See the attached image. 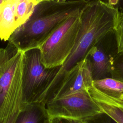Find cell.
Returning a JSON list of instances; mask_svg holds the SVG:
<instances>
[{
	"label": "cell",
	"instance_id": "8",
	"mask_svg": "<svg viewBox=\"0 0 123 123\" xmlns=\"http://www.w3.org/2000/svg\"><path fill=\"white\" fill-rule=\"evenodd\" d=\"M86 58L89 66L93 80L104 78L111 74L114 59L96 45L88 52Z\"/></svg>",
	"mask_w": 123,
	"mask_h": 123
},
{
	"label": "cell",
	"instance_id": "13",
	"mask_svg": "<svg viewBox=\"0 0 123 123\" xmlns=\"http://www.w3.org/2000/svg\"><path fill=\"white\" fill-rule=\"evenodd\" d=\"M114 33L117 47V53H123V11L117 8L114 22Z\"/></svg>",
	"mask_w": 123,
	"mask_h": 123
},
{
	"label": "cell",
	"instance_id": "12",
	"mask_svg": "<svg viewBox=\"0 0 123 123\" xmlns=\"http://www.w3.org/2000/svg\"><path fill=\"white\" fill-rule=\"evenodd\" d=\"M93 86L102 93L111 98L123 99V82L112 77L94 80Z\"/></svg>",
	"mask_w": 123,
	"mask_h": 123
},
{
	"label": "cell",
	"instance_id": "19",
	"mask_svg": "<svg viewBox=\"0 0 123 123\" xmlns=\"http://www.w3.org/2000/svg\"></svg>",
	"mask_w": 123,
	"mask_h": 123
},
{
	"label": "cell",
	"instance_id": "4",
	"mask_svg": "<svg viewBox=\"0 0 123 123\" xmlns=\"http://www.w3.org/2000/svg\"><path fill=\"white\" fill-rule=\"evenodd\" d=\"M61 66L46 67L39 49L23 52L22 59V109L38 102L58 74Z\"/></svg>",
	"mask_w": 123,
	"mask_h": 123
},
{
	"label": "cell",
	"instance_id": "9",
	"mask_svg": "<svg viewBox=\"0 0 123 123\" xmlns=\"http://www.w3.org/2000/svg\"><path fill=\"white\" fill-rule=\"evenodd\" d=\"M88 91L104 114L117 123H123V100L109 97L92 86Z\"/></svg>",
	"mask_w": 123,
	"mask_h": 123
},
{
	"label": "cell",
	"instance_id": "16",
	"mask_svg": "<svg viewBox=\"0 0 123 123\" xmlns=\"http://www.w3.org/2000/svg\"><path fill=\"white\" fill-rule=\"evenodd\" d=\"M85 0L90 1V0ZM101 0L107 2L115 6V5H116L118 3L119 0Z\"/></svg>",
	"mask_w": 123,
	"mask_h": 123
},
{
	"label": "cell",
	"instance_id": "15",
	"mask_svg": "<svg viewBox=\"0 0 123 123\" xmlns=\"http://www.w3.org/2000/svg\"><path fill=\"white\" fill-rule=\"evenodd\" d=\"M49 123H71V122L67 119L62 118H51L49 119Z\"/></svg>",
	"mask_w": 123,
	"mask_h": 123
},
{
	"label": "cell",
	"instance_id": "10",
	"mask_svg": "<svg viewBox=\"0 0 123 123\" xmlns=\"http://www.w3.org/2000/svg\"><path fill=\"white\" fill-rule=\"evenodd\" d=\"M16 0H4L0 4V39L8 41L19 26L15 10Z\"/></svg>",
	"mask_w": 123,
	"mask_h": 123
},
{
	"label": "cell",
	"instance_id": "11",
	"mask_svg": "<svg viewBox=\"0 0 123 123\" xmlns=\"http://www.w3.org/2000/svg\"><path fill=\"white\" fill-rule=\"evenodd\" d=\"M49 119L46 105L36 102L25 106L19 113L14 123H49Z\"/></svg>",
	"mask_w": 123,
	"mask_h": 123
},
{
	"label": "cell",
	"instance_id": "6",
	"mask_svg": "<svg viewBox=\"0 0 123 123\" xmlns=\"http://www.w3.org/2000/svg\"><path fill=\"white\" fill-rule=\"evenodd\" d=\"M46 108L50 119L88 122L104 113L88 90L52 99L46 104Z\"/></svg>",
	"mask_w": 123,
	"mask_h": 123
},
{
	"label": "cell",
	"instance_id": "14",
	"mask_svg": "<svg viewBox=\"0 0 123 123\" xmlns=\"http://www.w3.org/2000/svg\"><path fill=\"white\" fill-rule=\"evenodd\" d=\"M111 77L123 82V59L114 61V65L111 73Z\"/></svg>",
	"mask_w": 123,
	"mask_h": 123
},
{
	"label": "cell",
	"instance_id": "7",
	"mask_svg": "<svg viewBox=\"0 0 123 123\" xmlns=\"http://www.w3.org/2000/svg\"><path fill=\"white\" fill-rule=\"evenodd\" d=\"M93 80L89 66L85 57L68 72L52 99L80 91L87 90L93 86Z\"/></svg>",
	"mask_w": 123,
	"mask_h": 123
},
{
	"label": "cell",
	"instance_id": "18",
	"mask_svg": "<svg viewBox=\"0 0 123 123\" xmlns=\"http://www.w3.org/2000/svg\"><path fill=\"white\" fill-rule=\"evenodd\" d=\"M86 123H88V122H86ZM106 123H111V122H106Z\"/></svg>",
	"mask_w": 123,
	"mask_h": 123
},
{
	"label": "cell",
	"instance_id": "17",
	"mask_svg": "<svg viewBox=\"0 0 123 123\" xmlns=\"http://www.w3.org/2000/svg\"><path fill=\"white\" fill-rule=\"evenodd\" d=\"M4 1V0H0V4L2 3V2Z\"/></svg>",
	"mask_w": 123,
	"mask_h": 123
},
{
	"label": "cell",
	"instance_id": "2",
	"mask_svg": "<svg viewBox=\"0 0 123 123\" xmlns=\"http://www.w3.org/2000/svg\"><path fill=\"white\" fill-rule=\"evenodd\" d=\"M85 0H42L28 20L17 28L8 42L19 50L39 48L70 16L80 10Z\"/></svg>",
	"mask_w": 123,
	"mask_h": 123
},
{
	"label": "cell",
	"instance_id": "5",
	"mask_svg": "<svg viewBox=\"0 0 123 123\" xmlns=\"http://www.w3.org/2000/svg\"><path fill=\"white\" fill-rule=\"evenodd\" d=\"M82 8L67 18L39 48L46 67L62 66L71 53L81 23Z\"/></svg>",
	"mask_w": 123,
	"mask_h": 123
},
{
	"label": "cell",
	"instance_id": "1",
	"mask_svg": "<svg viewBox=\"0 0 123 123\" xmlns=\"http://www.w3.org/2000/svg\"><path fill=\"white\" fill-rule=\"evenodd\" d=\"M115 6L101 0L87 1L81 12V23L74 46L44 96L52 98L68 72L83 60L89 50L113 32Z\"/></svg>",
	"mask_w": 123,
	"mask_h": 123
},
{
	"label": "cell",
	"instance_id": "20",
	"mask_svg": "<svg viewBox=\"0 0 123 123\" xmlns=\"http://www.w3.org/2000/svg\"></svg>",
	"mask_w": 123,
	"mask_h": 123
},
{
	"label": "cell",
	"instance_id": "3",
	"mask_svg": "<svg viewBox=\"0 0 123 123\" xmlns=\"http://www.w3.org/2000/svg\"><path fill=\"white\" fill-rule=\"evenodd\" d=\"M23 51L8 42L0 48V123H10L22 109Z\"/></svg>",
	"mask_w": 123,
	"mask_h": 123
}]
</instances>
